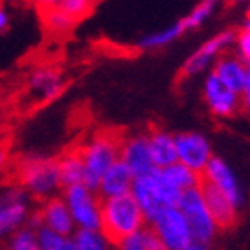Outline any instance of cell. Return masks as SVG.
Instances as JSON below:
<instances>
[{"label": "cell", "instance_id": "obj_20", "mask_svg": "<svg viewBox=\"0 0 250 250\" xmlns=\"http://www.w3.org/2000/svg\"><path fill=\"white\" fill-rule=\"evenodd\" d=\"M186 31H184L181 20H177L175 23L168 27H163L159 31L148 32L145 36H141L138 40V48L140 50H145V52H152V50H159V48L167 47L170 43H173L175 40H179L181 36H184Z\"/></svg>", "mask_w": 250, "mask_h": 250}, {"label": "cell", "instance_id": "obj_24", "mask_svg": "<svg viewBox=\"0 0 250 250\" xmlns=\"http://www.w3.org/2000/svg\"><path fill=\"white\" fill-rule=\"evenodd\" d=\"M218 2L216 0H204L200 4H197L188 15H184L181 18V23H183L184 31H195V29H200V27L206 23V21L214 15V11L218 9Z\"/></svg>", "mask_w": 250, "mask_h": 250}, {"label": "cell", "instance_id": "obj_29", "mask_svg": "<svg viewBox=\"0 0 250 250\" xmlns=\"http://www.w3.org/2000/svg\"><path fill=\"white\" fill-rule=\"evenodd\" d=\"M50 4L58 9L64 11L66 15H70L75 20H83L84 16H88L95 7V4L89 0H54Z\"/></svg>", "mask_w": 250, "mask_h": 250}, {"label": "cell", "instance_id": "obj_28", "mask_svg": "<svg viewBox=\"0 0 250 250\" xmlns=\"http://www.w3.org/2000/svg\"><path fill=\"white\" fill-rule=\"evenodd\" d=\"M5 250H40L34 229L29 227V225H25L23 229L16 230L11 238H7Z\"/></svg>", "mask_w": 250, "mask_h": 250}, {"label": "cell", "instance_id": "obj_36", "mask_svg": "<svg viewBox=\"0 0 250 250\" xmlns=\"http://www.w3.org/2000/svg\"><path fill=\"white\" fill-rule=\"evenodd\" d=\"M61 250H77V247H75V243H73L72 238H68L66 243H64V247H62Z\"/></svg>", "mask_w": 250, "mask_h": 250}, {"label": "cell", "instance_id": "obj_34", "mask_svg": "<svg viewBox=\"0 0 250 250\" xmlns=\"http://www.w3.org/2000/svg\"><path fill=\"white\" fill-rule=\"evenodd\" d=\"M184 250H213V245H211V243H204V241L191 240V243Z\"/></svg>", "mask_w": 250, "mask_h": 250}, {"label": "cell", "instance_id": "obj_11", "mask_svg": "<svg viewBox=\"0 0 250 250\" xmlns=\"http://www.w3.org/2000/svg\"><path fill=\"white\" fill-rule=\"evenodd\" d=\"M66 88L62 73L52 64H40L27 77V95L36 105L48 104L61 97Z\"/></svg>", "mask_w": 250, "mask_h": 250}, {"label": "cell", "instance_id": "obj_32", "mask_svg": "<svg viewBox=\"0 0 250 250\" xmlns=\"http://www.w3.org/2000/svg\"><path fill=\"white\" fill-rule=\"evenodd\" d=\"M11 29V15L7 7L0 5V34H5V32Z\"/></svg>", "mask_w": 250, "mask_h": 250}, {"label": "cell", "instance_id": "obj_13", "mask_svg": "<svg viewBox=\"0 0 250 250\" xmlns=\"http://www.w3.org/2000/svg\"><path fill=\"white\" fill-rule=\"evenodd\" d=\"M202 97L209 113L216 118H232L241 111V97L220 83L213 72H209L204 79Z\"/></svg>", "mask_w": 250, "mask_h": 250}, {"label": "cell", "instance_id": "obj_7", "mask_svg": "<svg viewBox=\"0 0 250 250\" xmlns=\"http://www.w3.org/2000/svg\"><path fill=\"white\" fill-rule=\"evenodd\" d=\"M177 209L186 218V224L189 227L193 240L213 245V241L216 240L220 229L218 225L214 224L213 216H211L208 206L204 202L200 188H193V189L184 191L177 204Z\"/></svg>", "mask_w": 250, "mask_h": 250}, {"label": "cell", "instance_id": "obj_18", "mask_svg": "<svg viewBox=\"0 0 250 250\" xmlns=\"http://www.w3.org/2000/svg\"><path fill=\"white\" fill-rule=\"evenodd\" d=\"M132 184H134V175H132V173L129 172V168L118 159V161L105 172L104 177H102L99 188H97V195L100 197V200L122 197V195L130 193Z\"/></svg>", "mask_w": 250, "mask_h": 250}, {"label": "cell", "instance_id": "obj_12", "mask_svg": "<svg viewBox=\"0 0 250 250\" xmlns=\"http://www.w3.org/2000/svg\"><path fill=\"white\" fill-rule=\"evenodd\" d=\"M120 161L129 168V172L136 177L148 175L156 170L154 157L150 152L148 132L122 136L120 143Z\"/></svg>", "mask_w": 250, "mask_h": 250}, {"label": "cell", "instance_id": "obj_15", "mask_svg": "<svg viewBox=\"0 0 250 250\" xmlns=\"http://www.w3.org/2000/svg\"><path fill=\"white\" fill-rule=\"evenodd\" d=\"M36 216L40 220V224L45 225L47 229L54 230L56 234L62 236V238H73L75 230H77L72 220V214L68 211V206L64 204L61 195L42 202L40 209L36 211Z\"/></svg>", "mask_w": 250, "mask_h": 250}, {"label": "cell", "instance_id": "obj_26", "mask_svg": "<svg viewBox=\"0 0 250 250\" xmlns=\"http://www.w3.org/2000/svg\"><path fill=\"white\" fill-rule=\"evenodd\" d=\"M157 245H159V240L152 232L150 227L146 225L145 229L138 230L134 234L118 241L115 245V250H154Z\"/></svg>", "mask_w": 250, "mask_h": 250}, {"label": "cell", "instance_id": "obj_31", "mask_svg": "<svg viewBox=\"0 0 250 250\" xmlns=\"http://www.w3.org/2000/svg\"><path fill=\"white\" fill-rule=\"evenodd\" d=\"M241 111L250 115V66L247 68V79H245V86H243V91H241Z\"/></svg>", "mask_w": 250, "mask_h": 250}, {"label": "cell", "instance_id": "obj_5", "mask_svg": "<svg viewBox=\"0 0 250 250\" xmlns=\"http://www.w3.org/2000/svg\"><path fill=\"white\" fill-rule=\"evenodd\" d=\"M62 200L68 206L77 230H100L102 227V200L93 189L84 184L62 189Z\"/></svg>", "mask_w": 250, "mask_h": 250}, {"label": "cell", "instance_id": "obj_14", "mask_svg": "<svg viewBox=\"0 0 250 250\" xmlns=\"http://www.w3.org/2000/svg\"><path fill=\"white\" fill-rule=\"evenodd\" d=\"M202 179H206L214 188H218L220 191L234 204V208L238 211H241V208L245 206V189L241 186L236 172L230 168V165L225 159L214 156L209 161L206 172L202 173Z\"/></svg>", "mask_w": 250, "mask_h": 250}, {"label": "cell", "instance_id": "obj_30", "mask_svg": "<svg viewBox=\"0 0 250 250\" xmlns=\"http://www.w3.org/2000/svg\"><path fill=\"white\" fill-rule=\"evenodd\" d=\"M234 54L247 66H250V32H238L234 42Z\"/></svg>", "mask_w": 250, "mask_h": 250}, {"label": "cell", "instance_id": "obj_1", "mask_svg": "<svg viewBox=\"0 0 250 250\" xmlns=\"http://www.w3.org/2000/svg\"><path fill=\"white\" fill-rule=\"evenodd\" d=\"M16 183L31 198L48 200L62 191L56 157L43 154H27L16 165Z\"/></svg>", "mask_w": 250, "mask_h": 250}, {"label": "cell", "instance_id": "obj_4", "mask_svg": "<svg viewBox=\"0 0 250 250\" xmlns=\"http://www.w3.org/2000/svg\"><path fill=\"white\" fill-rule=\"evenodd\" d=\"M130 195L134 197V200L145 214L146 224H150L165 209L177 208L179 200L183 197V193L167 183L161 170H157V168L148 175L136 177Z\"/></svg>", "mask_w": 250, "mask_h": 250}, {"label": "cell", "instance_id": "obj_6", "mask_svg": "<svg viewBox=\"0 0 250 250\" xmlns=\"http://www.w3.org/2000/svg\"><path fill=\"white\" fill-rule=\"evenodd\" d=\"M236 36H238V32L234 29H225V31H220L218 34L206 40L195 52L188 56L184 64L181 66V72H179L181 79H193L200 73L208 72L209 68L213 70L214 62L224 54L230 52V47H234Z\"/></svg>", "mask_w": 250, "mask_h": 250}, {"label": "cell", "instance_id": "obj_17", "mask_svg": "<svg viewBox=\"0 0 250 250\" xmlns=\"http://www.w3.org/2000/svg\"><path fill=\"white\" fill-rule=\"evenodd\" d=\"M247 64L241 61L234 52L224 54L218 61L214 62V66L211 72L216 75L220 83L225 84L229 89H232L234 93L241 95L243 86H245L247 79Z\"/></svg>", "mask_w": 250, "mask_h": 250}, {"label": "cell", "instance_id": "obj_21", "mask_svg": "<svg viewBox=\"0 0 250 250\" xmlns=\"http://www.w3.org/2000/svg\"><path fill=\"white\" fill-rule=\"evenodd\" d=\"M58 167L62 189L84 184V168L77 150H70L66 154H62L61 157H58Z\"/></svg>", "mask_w": 250, "mask_h": 250}, {"label": "cell", "instance_id": "obj_19", "mask_svg": "<svg viewBox=\"0 0 250 250\" xmlns=\"http://www.w3.org/2000/svg\"><path fill=\"white\" fill-rule=\"evenodd\" d=\"M150 152L154 157L156 168H168L177 163V148H175V134L161 129H154L148 132Z\"/></svg>", "mask_w": 250, "mask_h": 250}, {"label": "cell", "instance_id": "obj_16", "mask_svg": "<svg viewBox=\"0 0 250 250\" xmlns=\"http://www.w3.org/2000/svg\"><path fill=\"white\" fill-rule=\"evenodd\" d=\"M198 188H200L204 202L208 206L214 224L218 225V229L220 230L230 229L238 222V214H240V211L234 208V204L230 202L218 188H214L211 183H208L206 179H200Z\"/></svg>", "mask_w": 250, "mask_h": 250}, {"label": "cell", "instance_id": "obj_10", "mask_svg": "<svg viewBox=\"0 0 250 250\" xmlns=\"http://www.w3.org/2000/svg\"><path fill=\"white\" fill-rule=\"evenodd\" d=\"M175 148H177V163L188 167L191 172L202 175L209 161L214 157L213 146L202 132L184 130L175 134Z\"/></svg>", "mask_w": 250, "mask_h": 250}, {"label": "cell", "instance_id": "obj_3", "mask_svg": "<svg viewBox=\"0 0 250 250\" xmlns=\"http://www.w3.org/2000/svg\"><path fill=\"white\" fill-rule=\"evenodd\" d=\"M122 136L113 132H97L77 148L84 168V186L97 193L105 172L120 159Z\"/></svg>", "mask_w": 250, "mask_h": 250}, {"label": "cell", "instance_id": "obj_25", "mask_svg": "<svg viewBox=\"0 0 250 250\" xmlns=\"http://www.w3.org/2000/svg\"><path fill=\"white\" fill-rule=\"evenodd\" d=\"M72 240L77 250H115V243L102 230H75Z\"/></svg>", "mask_w": 250, "mask_h": 250}, {"label": "cell", "instance_id": "obj_2", "mask_svg": "<svg viewBox=\"0 0 250 250\" xmlns=\"http://www.w3.org/2000/svg\"><path fill=\"white\" fill-rule=\"evenodd\" d=\"M102 213V227L100 230L113 243H118L127 236L134 234L138 230L145 229L146 218L134 197L127 193L122 197L105 198L100 206Z\"/></svg>", "mask_w": 250, "mask_h": 250}, {"label": "cell", "instance_id": "obj_27", "mask_svg": "<svg viewBox=\"0 0 250 250\" xmlns=\"http://www.w3.org/2000/svg\"><path fill=\"white\" fill-rule=\"evenodd\" d=\"M29 227H32L34 232H36V241L40 245V250H61L68 240V238L56 234L54 230L47 229L40 222H32V224H29Z\"/></svg>", "mask_w": 250, "mask_h": 250}, {"label": "cell", "instance_id": "obj_22", "mask_svg": "<svg viewBox=\"0 0 250 250\" xmlns=\"http://www.w3.org/2000/svg\"><path fill=\"white\" fill-rule=\"evenodd\" d=\"M161 173L163 177L167 179V183L181 193L188 191V189H193V188H198L200 179H202V175L191 172L189 168L181 165V163H173L172 167L161 168Z\"/></svg>", "mask_w": 250, "mask_h": 250}, {"label": "cell", "instance_id": "obj_35", "mask_svg": "<svg viewBox=\"0 0 250 250\" xmlns=\"http://www.w3.org/2000/svg\"><path fill=\"white\" fill-rule=\"evenodd\" d=\"M241 31H243V32H250V13L245 16V20H243V25H241Z\"/></svg>", "mask_w": 250, "mask_h": 250}, {"label": "cell", "instance_id": "obj_8", "mask_svg": "<svg viewBox=\"0 0 250 250\" xmlns=\"http://www.w3.org/2000/svg\"><path fill=\"white\" fill-rule=\"evenodd\" d=\"M32 198L18 184L0 191V240L11 238L16 230L29 225Z\"/></svg>", "mask_w": 250, "mask_h": 250}, {"label": "cell", "instance_id": "obj_9", "mask_svg": "<svg viewBox=\"0 0 250 250\" xmlns=\"http://www.w3.org/2000/svg\"><path fill=\"white\" fill-rule=\"evenodd\" d=\"M148 227L167 250H184L193 240L186 218L177 208L165 209L152 220Z\"/></svg>", "mask_w": 250, "mask_h": 250}, {"label": "cell", "instance_id": "obj_23", "mask_svg": "<svg viewBox=\"0 0 250 250\" xmlns=\"http://www.w3.org/2000/svg\"><path fill=\"white\" fill-rule=\"evenodd\" d=\"M40 11H42L43 25L47 27V31L54 32V34H68L79 21L70 15H66L64 11L54 7L50 2H43Z\"/></svg>", "mask_w": 250, "mask_h": 250}, {"label": "cell", "instance_id": "obj_37", "mask_svg": "<svg viewBox=\"0 0 250 250\" xmlns=\"http://www.w3.org/2000/svg\"><path fill=\"white\" fill-rule=\"evenodd\" d=\"M154 250H167V249H165V247H163L161 243H159V245H157V247H156V249H154Z\"/></svg>", "mask_w": 250, "mask_h": 250}, {"label": "cell", "instance_id": "obj_33", "mask_svg": "<svg viewBox=\"0 0 250 250\" xmlns=\"http://www.w3.org/2000/svg\"><path fill=\"white\" fill-rule=\"evenodd\" d=\"M7 165H9V150L4 143H0V173L7 168Z\"/></svg>", "mask_w": 250, "mask_h": 250}]
</instances>
